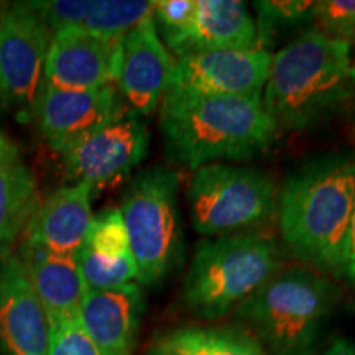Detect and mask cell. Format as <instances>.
Masks as SVG:
<instances>
[{"mask_svg": "<svg viewBox=\"0 0 355 355\" xmlns=\"http://www.w3.org/2000/svg\"><path fill=\"white\" fill-rule=\"evenodd\" d=\"M159 105L168 157L193 171L222 159L237 162L263 153L278 135L261 97L168 91Z\"/></svg>", "mask_w": 355, "mask_h": 355, "instance_id": "obj_1", "label": "cell"}, {"mask_svg": "<svg viewBox=\"0 0 355 355\" xmlns=\"http://www.w3.org/2000/svg\"><path fill=\"white\" fill-rule=\"evenodd\" d=\"M355 209V158L339 155L304 166L278 194L279 232L309 268L343 277L344 248Z\"/></svg>", "mask_w": 355, "mask_h": 355, "instance_id": "obj_2", "label": "cell"}, {"mask_svg": "<svg viewBox=\"0 0 355 355\" xmlns=\"http://www.w3.org/2000/svg\"><path fill=\"white\" fill-rule=\"evenodd\" d=\"M352 46L309 28L272 55L261 104L279 128L306 130L355 94Z\"/></svg>", "mask_w": 355, "mask_h": 355, "instance_id": "obj_3", "label": "cell"}, {"mask_svg": "<svg viewBox=\"0 0 355 355\" xmlns=\"http://www.w3.org/2000/svg\"><path fill=\"white\" fill-rule=\"evenodd\" d=\"M337 301V288L309 266L277 272L237 306L243 332L268 355H314Z\"/></svg>", "mask_w": 355, "mask_h": 355, "instance_id": "obj_4", "label": "cell"}, {"mask_svg": "<svg viewBox=\"0 0 355 355\" xmlns=\"http://www.w3.org/2000/svg\"><path fill=\"white\" fill-rule=\"evenodd\" d=\"M282 257L272 237L241 232L199 242L181 290L188 313L216 321L243 303L275 273Z\"/></svg>", "mask_w": 355, "mask_h": 355, "instance_id": "obj_5", "label": "cell"}, {"mask_svg": "<svg viewBox=\"0 0 355 355\" xmlns=\"http://www.w3.org/2000/svg\"><path fill=\"white\" fill-rule=\"evenodd\" d=\"M178 191L180 175L170 166L155 165L137 173L122 196L119 211L140 285H157L183 259Z\"/></svg>", "mask_w": 355, "mask_h": 355, "instance_id": "obj_6", "label": "cell"}, {"mask_svg": "<svg viewBox=\"0 0 355 355\" xmlns=\"http://www.w3.org/2000/svg\"><path fill=\"white\" fill-rule=\"evenodd\" d=\"M191 224L207 239L241 234L277 214L278 191L255 168L211 163L194 171L188 191Z\"/></svg>", "mask_w": 355, "mask_h": 355, "instance_id": "obj_7", "label": "cell"}, {"mask_svg": "<svg viewBox=\"0 0 355 355\" xmlns=\"http://www.w3.org/2000/svg\"><path fill=\"white\" fill-rule=\"evenodd\" d=\"M150 132L123 102L109 121L60 150L69 180L94 191L114 188L132 175L148 153Z\"/></svg>", "mask_w": 355, "mask_h": 355, "instance_id": "obj_8", "label": "cell"}, {"mask_svg": "<svg viewBox=\"0 0 355 355\" xmlns=\"http://www.w3.org/2000/svg\"><path fill=\"white\" fill-rule=\"evenodd\" d=\"M51 30L33 2L0 10V102L20 119H32L43 87V69Z\"/></svg>", "mask_w": 355, "mask_h": 355, "instance_id": "obj_9", "label": "cell"}, {"mask_svg": "<svg viewBox=\"0 0 355 355\" xmlns=\"http://www.w3.org/2000/svg\"><path fill=\"white\" fill-rule=\"evenodd\" d=\"M268 50L207 51L176 60L170 91L199 96L261 97L268 78Z\"/></svg>", "mask_w": 355, "mask_h": 355, "instance_id": "obj_10", "label": "cell"}, {"mask_svg": "<svg viewBox=\"0 0 355 355\" xmlns=\"http://www.w3.org/2000/svg\"><path fill=\"white\" fill-rule=\"evenodd\" d=\"M175 66L152 15L133 26L122 40L115 83L128 107L140 117L153 114L170 91Z\"/></svg>", "mask_w": 355, "mask_h": 355, "instance_id": "obj_11", "label": "cell"}, {"mask_svg": "<svg viewBox=\"0 0 355 355\" xmlns=\"http://www.w3.org/2000/svg\"><path fill=\"white\" fill-rule=\"evenodd\" d=\"M122 40L96 37L79 30L53 33L44 61L43 84L63 91H94L114 86Z\"/></svg>", "mask_w": 355, "mask_h": 355, "instance_id": "obj_12", "label": "cell"}, {"mask_svg": "<svg viewBox=\"0 0 355 355\" xmlns=\"http://www.w3.org/2000/svg\"><path fill=\"white\" fill-rule=\"evenodd\" d=\"M50 319L19 254L0 259V349L3 355H50Z\"/></svg>", "mask_w": 355, "mask_h": 355, "instance_id": "obj_13", "label": "cell"}, {"mask_svg": "<svg viewBox=\"0 0 355 355\" xmlns=\"http://www.w3.org/2000/svg\"><path fill=\"white\" fill-rule=\"evenodd\" d=\"M122 104L115 86L63 91L43 84L32 119L53 152L58 153L109 121Z\"/></svg>", "mask_w": 355, "mask_h": 355, "instance_id": "obj_14", "label": "cell"}, {"mask_svg": "<svg viewBox=\"0 0 355 355\" xmlns=\"http://www.w3.org/2000/svg\"><path fill=\"white\" fill-rule=\"evenodd\" d=\"M163 38L175 60L196 53L260 48L254 17L237 0H196L188 26Z\"/></svg>", "mask_w": 355, "mask_h": 355, "instance_id": "obj_15", "label": "cell"}, {"mask_svg": "<svg viewBox=\"0 0 355 355\" xmlns=\"http://www.w3.org/2000/svg\"><path fill=\"white\" fill-rule=\"evenodd\" d=\"M92 189L73 183L56 191L43 201L28 220L21 241L58 255H78L91 229Z\"/></svg>", "mask_w": 355, "mask_h": 355, "instance_id": "obj_16", "label": "cell"}, {"mask_svg": "<svg viewBox=\"0 0 355 355\" xmlns=\"http://www.w3.org/2000/svg\"><path fill=\"white\" fill-rule=\"evenodd\" d=\"M144 313V295L137 283L114 290H87L81 322L101 355H133Z\"/></svg>", "mask_w": 355, "mask_h": 355, "instance_id": "obj_17", "label": "cell"}, {"mask_svg": "<svg viewBox=\"0 0 355 355\" xmlns=\"http://www.w3.org/2000/svg\"><path fill=\"white\" fill-rule=\"evenodd\" d=\"M76 257L87 290H114L137 279L125 225L121 211L115 207L94 216Z\"/></svg>", "mask_w": 355, "mask_h": 355, "instance_id": "obj_18", "label": "cell"}, {"mask_svg": "<svg viewBox=\"0 0 355 355\" xmlns=\"http://www.w3.org/2000/svg\"><path fill=\"white\" fill-rule=\"evenodd\" d=\"M51 33L79 30L96 37L122 40L152 15L153 2L144 0H53L33 2Z\"/></svg>", "mask_w": 355, "mask_h": 355, "instance_id": "obj_19", "label": "cell"}, {"mask_svg": "<svg viewBox=\"0 0 355 355\" xmlns=\"http://www.w3.org/2000/svg\"><path fill=\"white\" fill-rule=\"evenodd\" d=\"M19 257L50 322L81 318L86 285L76 255H58L21 241Z\"/></svg>", "mask_w": 355, "mask_h": 355, "instance_id": "obj_20", "label": "cell"}, {"mask_svg": "<svg viewBox=\"0 0 355 355\" xmlns=\"http://www.w3.org/2000/svg\"><path fill=\"white\" fill-rule=\"evenodd\" d=\"M40 204L37 181L17 146H0V243L15 241Z\"/></svg>", "mask_w": 355, "mask_h": 355, "instance_id": "obj_21", "label": "cell"}, {"mask_svg": "<svg viewBox=\"0 0 355 355\" xmlns=\"http://www.w3.org/2000/svg\"><path fill=\"white\" fill-rule=\"evenodd\" d=\"M152 355H268L247 332L230 327L184 326L155 337Z\"/></svg>", "mask_w": 355, "mask_h": 355, "instance_id": "obj_22", "label": "cell"}, {"mask_svg": "<svg viewBox=\"0 0 355 355\" xmlns=\"http://www.w3.org/2000/svg\"><path fill=\"white\" fill-rule=\"evenodd\" d=\"M257 32L261 50H266L272 38L286 28L311 24L314 2L309 0H260L254 2Z\"/></svg>", "mask_w": 355, "mask_h": 355, "instance_id": "obj_23", "label": "cell"}, {"mask_svg": "<svg viewBox=\"0 0 355 355\" xmlns=\"http://www.w3.org/2000/svg\"><path fill=\"white\" fill-rule=\"evenodd\" d=\"M314 30L339 42L355 44V0H321L314 2Z\"/></svg>", "mask_w": 355, "mask_h": 355, "instance_id": "obj_24", "label": "cell"}, {"mask_svg": "<svg viewBox=\"0 0 355 355\" xmlns=\"http://www.w3.org/2000/svg\"><path fill=\"white\" fill-rule=\"evenodd\" d=\"M50 355H101L84 329L81 318L50 322Z\"/></svg>", "mask_w": 355, "mask_h": 355, "instance_id": "obj_25", "label": "cell"}, {"mask_svg": "<svg viewBox=\"0 0 355 355\" xmlns=\"http://www.w3.org/2000/svg\"><path fill=\"white\" fill-rule=\"evenodd\" d=\"M194 12L196 0H158L153 2L152 19L162 35H170L188 26Z\"/></svg>", "mask_w": 355, "mask_h": 355, "instance_id": "obj_26", "label": "cell"}, {"mask_svg": "<svg viewBox=\"0 0 355 355\" xmlns=\"http://www.w3.org/2000/svg\"><path fill=\"white\" fill-rule=\"evenodd\" d=\"M343 277L349 279L355 285V209L350 220L347 241L344 248V261H343Z\"/></svg>", "mask_w": 355, "mask_h": 355, "instance_id": "obj_27", "label": "cell"}, {"mask_svg": "<svg viewBox=\"0 0 355 355\" xmlns=\"http://www.w3.org/2000/svg\"><path fill=\"white\" fill-rule=\"evenodd\" d=\"M321 355H355V345L347 339H336Z\"/></svg>", "mask_w": 355, "mask_h": 355, "instance_id": "obj_28", "label": "cell"}, {"mask_svg": "<svg viewBox=\"0 0 355 355\" xmlns=\"http://www.w3.org/2000/svg\"><path fill=\"white\" fill-rule=\"evenodd\" d=\"M6 141H7V139H6V137L2 135V132H0V146H2L3 144H6Z\"/></svg>", "mask_w": 355, "mask_h": 355, "instance_id": "obj_29", "label": "cell"}, {"mask_svg": "<svg viewBox=\"0 0 355 355\" xmlns=\"http://www.w3.org/2000/svg\"><path fill=\"white\" fill-rule=\"evenodd\" d=\"M354 68H355V66H354ZM354 76H355V71H354Z\"/></svg>", "mask_w": 355, "mask_h": 355, "instance_id": "obj_30", "label": "cell"}, {"mask_svg": "<svg viewBox=\"0 0 355 355\" xmlns=\"http://www.w3.org/2000/svg\"><path fill=\"white\" fill-rule=\"evenodd\" d=\"M148 355H152V354H148Z\"/></svg>", "mask_w": 355, "mask_h": 355, "instance_id": "obj_31", "label": "cell"}, {"mask_svg": "<svg viewBox=\"0 0 355 355\" xmlns=\"http://www.w3.org/2000/svg\"><path fill=\"white\" fill-rule=\"evenodd\" d=\"M354 66H355V64H354Z\"/></svg>", "mask_w": 355, "mask_h": 355, "instance_id": "obj_32", "label": "cell"}]
</instances>
